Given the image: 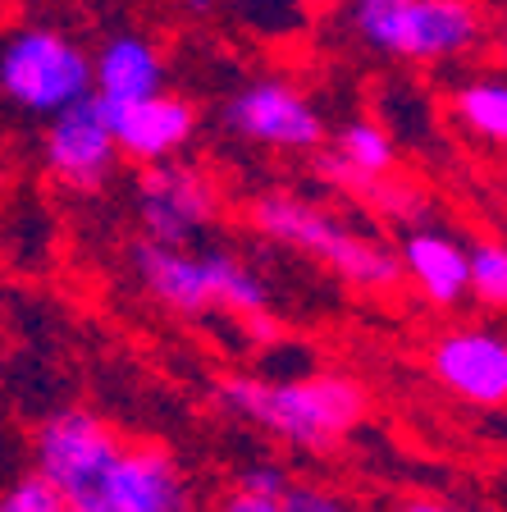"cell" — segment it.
<instances>
[{"instance_id":"ffe728a7","label":"cell","mask_w":507,"mask_h":512,"mask_svg":"<svg viewBox=\"0 0 507 512\" xmlns=\"http://www.w3.org/2000/svg\"><path fill=\"white\" fill-rule=\"evenodd\" d=\"M288 485H293V476H288L279 462H270V458L247 462V467L238 471V490H243V494H261V499H284Z\"/></svg>"},{"instance_id":"e0dca14e","label":"cell","mask_w":507,"mask_h":512,"mask_svg":"<svg viewBox=\"0 0 507 512\" xmlns=\"http://www.w3.org/2000/svg\"><path fill=\"white\" fill-rule=\"evenodd\" d=\"M466 298L494 311L507 302V247L498 238L466 243Z\"/></svg>"},{"instance_id":"7a4b0ae2","label":"cell","mask_w":507,"mask_h":512,"mask_svg":"<svg viewBox=\"0 0 507 512\" xmlns=\"http://www.w3.org/2000/svg\"><path fill=\"white\" fill-rule=\"evenodd\" d=\"M343 28L370 55L398 64H462L489 46L480 0H343Z\"/></svg>"},{"instance_id":"ba28073f","label":"cell","mask_w":507,"mask_h":512,"mask_svg":"<svg viewBox=\"0 0 507 512\" xmlns=\"http://www.w3.org/2000/svg\"><path fill=\"white\" fill-rule=\"evenodd\" d=\"M69 512H197V490L165 448L124 444Z\"/></svg>"},{"instance_id":"9a60e30c","label":"cell","mask_w":507,"mask_h":512,"mask_svg":"<svg viewBox=\"0 0 507 512\" xmlns=\"http://www.w3.org/2000/svg\"><path fill=\"white\" fill-rule=\"evenodd\" d=\"M393 160H398V142H393L389 128L380 119H352V124L338 128L334 147L316 156V170L334 188H348L357 197H366L370 183L393 174Z\"/></svg>"},{"instance_id":"5bb4252c","label":"cell","mask_w":507,"mask_h":512,"mask_svg":"<svg viewBox=\"0 0 507 512\" xmlns=\"http://www.w3.org/2000/svg\"><path fill=\"white\" fill-rule=\"evenodd\" d=\"M398 275L412 279L430 307H457L466 302V243L448 229H412L393 247Z\"/></svg>"},{"instance_id":"d6986e66","label":"cell","mask_w":507,"mask_h":512,"mask_svg":"<svg viewBox=\"0 0 507 512\" xmlns=\"http://www.w3.org/2000/svg\"><path fill=\"white\" fill-rule=\"evenodd\" d=\"M0 512H69V503L42 476H23L10 490H0Z\"/></svg>"},{"instance_id":"52a82bcc","label":"cell","mask_w":507,"mask_h":512,"mask_svg":"<svg viewBox=\"0 0 507 512\" xmlns=\"http://www.w3.org/2000/svg\"><path fill=\"white\" fill-rule=\"evenodd\" d=\"M133 202H138L142 238L156 247H192L220 220V188L188 160H165L142 170Z\"/></svg>"},{"instance_id":"8fae6325","label":"cell","mask_w":507,"mask_h":512,"mask_svg":"<svg viewBox=\"0 0 507 512\" xmlns=\"http://www.w3.org/2000/svg\"><path fill=\"white\" fill-rule=\"evenodd\" d=\"M42 160L51 170V179H60L64 188H78V192L101 188L119 165V147H115V133H110L106 106L87 96L78 106L60 110L55 119H46Z\"/></svg>"},{"instance_id":"7c38bea8","label":"cell","mask_w":507,"mask_h":512,"mask_svg":"<svg viewBox=\"0 0 507 512\" xmlns=\"http://www.w3.org/2000/svg\"><path fill=\"white\" fill-rule=\"evenodd\" d=\"M106 115H110L119 160H138L142 170L165 165V160H183V151L197 138V110H192V101L169 92V87L147 96V101L106 110Z\"/></svg>"},{"instance_id":"ac0fdd59","label":"cell","mask_w":507,"mask_h":512,"mask_svg":"<svg viewBox=\"0 0 507 512\" xmlns=\"http://www.w3.org/2000/svg\"><path fill=\"white\" fill-rule=\"evenodd\" d=\"M279 508L284 512H357L348 494L334 490V485H320V480H293L284 490V499H279Z\"/></svg>"},{"instance_id":"9c48e42d","label":"cell","mask_w":507,"mask_h":512,"mask_svg":"<svg viewBox=\"0 0 507 512\" xmlns=\"http://www.w3.org/2000/svg\"><path fill=\"white\" fill-rule=\"evenodd\" d=\"M224 128H233L238 138L265 151H288V156H307V151L325 147L320 106L284 78H256V83L238 87L224 106Z\"/></svg>"},{"instance_id":"6da1fadb","label":"cell","mask_w":507,"mask_h":512,"mask_svg":"<svg viewBox=\"0 0 507 512\" xmlns=\"http://www.w3.org/2000/svg\"><path fill=\"white\" fill-rule=\"evenodd\" d=\"M215 394L229 416L270 430L279 444L302 448V453H334L370 412L366 384L343 371L288 375V380L229 375Z\"/></svg>"},{"instance_id":"44dd1931","label":"cell","mask_w":507,"mask_h":512,"mask_svg":"<svg viewBox=\"0 0 507 512\" xmlns=\"http://www.w3.org/2000/svg\"><path fill=\"white\" fill-rule=\"evenodd\" d=\"M215 512H284V508H279V499H261V494L229 490L220 503H215Z\"/></svg>"},{"instance_id":"603a6c76","label":"cell","mask_w":507,"mask_h":512,"mask_svg":"<svg viewBox=\"0 0 507 512\" xmlns=\"http://www.w3.org/2000/svg\"><path fill=\"white\" fill-rule=\"evenodd\" d=\"M169 5L183 14H211L215 10V0H169Z\"/></svg>"},{"instance_id":"8992f818","label":"cell","mask_w":507,"mask_h":512,"mask_svg":"<svg viewBox=\"0 0 507 512\" xmlns=\"http://www.w3.org/2000/svg\"><path fill=\"white\" fill-rule=\"evenodd\" d=\"M119 430L87 407H64L46 416L32 435V476H42L69 508L92 490L101 471L119 458Z\"/></svg>"},{"instance_id":"4fadbf2b","label":"cell","mask_w":507,"mask_h":512,"mask_svg":"<svg viewBox=\"0 0 507 512\" xmlns=\"http://www.w3.org/2000/svg\"><path fill=\"white\" fill-rule=\"evenodd\" d=\"M165 78V55L142 32H115L92 55V101H101L106 110L133 106V101L165 92Z\"/></svg>"},{"instance_id":"3957f363","label":"cell","mask_w":507,"mask_h":512,"mask_svg":"<svg viewBox=\"0 0 507 512\" xmlns=\"http://www.w3.org/2000/svg\"><path fill=\"white\" fill-rule=\"evenodd\" d=\"M247 220L261 238L288 247V252L311 256L316 266L338 275L343 284L361 288V293H389L398 288V256L384 238L366 234L329 206L307 202L297 192H265L247 206Z\"/></svg>"},{"instance_id":"7402d4cb","label":"cell","mask_w":507,"mask_h":512,"mask_svg":"<svg viewBox=\"0 0 507 512\" xmlns=\"http://www.w3.org/2000/svg\"><path fill=\"white\" fill-rule=\"evenodd\" d=\"M398 512H466V508H457L448 499H407Z\"/></svg>"},{"instance_id":"2e32d148","label":"cell","mask_w":507,"mask_h":512,"mask_svg":"<svg viewBox=\"0 0 507 512\" xmlns=\"http://www.w3.org/2000/svg\"><path fill=\"white\" fill-rule=\"evenodd\" d=\"M453 119L485 147H503L507 142V83L498 74H476L457 83L453 92Z\"/></svg>"},{"instance_id":"30bf717a","label":"cell","mask_w":507,"mask_h":512,"mask_svg":"<svg viewBox=\"0 0 507 512\" xmlns=\"http://www.w3.org/2000/svg\"><path fill=\"white\" fill-rule=\"evenodd\" d=\"M434 384L457 403L498 412L507 403V339L489 325H462L430 343Z\"/></svg>"},{"instance_id":"5b68a950","label":"cell","mask_w":507,"mask_h":512,"mask_svg":"<svg viewBox=\"0 0 507 512\" xmlns=\"http://www.w3.org/2000/svg\"><path fill=\"white\" fill-rule=\"evenodd\" d=\"M0 96L46 124L92 96V51L51 23H19L0 42Z\"/></svg>"},{"instance_id":"277c9868","label":"cell","mask_w":507,"mask_h":512,"mask_svg":"<svg viewBox=\"0 0 507 512\" xmlns=\"http://www.w3.org/2000/svg\"><path fill=\"white\" fill-rule=\"evenodd\" d=\"M133 275H138L142 293L174 316L229 311V316L256 320L270 311V298H275L270 279L229 247L192 252V247H156L138 238L133 243Z\"/></svg>"}]
</instances>
